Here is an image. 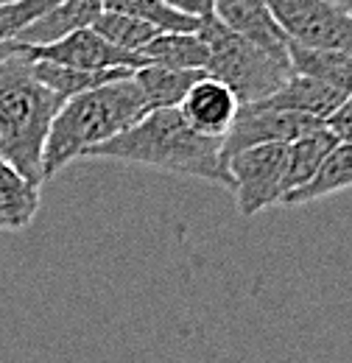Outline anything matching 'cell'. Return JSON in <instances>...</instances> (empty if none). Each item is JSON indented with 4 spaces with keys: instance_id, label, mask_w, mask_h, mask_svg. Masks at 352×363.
Wrapping results in <instances>:
<instances>
[{
    "instance_id": "1",
    "label": "cell",
    "mask_w": 352,
    "mask_h": 363,
    "mask_svg": "<svg viewBox=\"0 0 352 363\" xmlns=\"http://www.w3.org/2000/svg\"><path fill=\"white\" fill-rule=\"evenodd\" d=\"M89 160L143 165L232 190L221 140L193 132L179 109H151L132 129L87 151Z\"/></svg>"
},
{
    "instance_id": "2",
    "label": "cell",
    "mask_w": 352,
    "mask_h": 363,
    "mask_svg": "<svg viewBox=\"0 0 352 363\" xmlns=\"http://www.w3.org/2000/svg\"><path fill=\"white\" fill-rule=\"evenodd\" d=\"M62 104L37 79L23 45L9 43L0 48V160L37 184H45V140Z\"/></svg>"
},
{
    "instance_id": "3",
    "label": "cell",
    "mask_w": 352,
    "mask_h": 363,
    "mask_svg": "<svg viewBox=\"0 0 352 363\" xmlns=\"http://www.w3.org/2000/svg\"><path fill=\"white\" fill-rule=\"evenodd\" d=\"M145 112L148 106L134 79H118L104 87L67 98L59 106L45 140L43 179H53L73 160L87 157L89 148L123 135Z\"/></svg>"
},
{
    "instance_id": "4",
    "label": "cell",
    "mask_w": 352,
    "mask_h": 363,
    "mask_svg": "<svg viewBox=\"0 0 352 363\" xmlns=\"http://www.w3.org/2000/svg\"><path fill=\"white\" fill-rule=\"evenodd\" d=\"M199 37L207 43L204 73L219 79L221 84H226L235 92L241 106H252V104L265 101L291 76L288 56L271 53L265 48L238 37L235 31L224 28L216 17L204 20Z\"/></svg>"
},
{
    "instance_id": "5",
    "label": "cell",
    "mask_w": 352,
    "mask_h": 363,
    "mask_svg": "<svg viewBox=\"0 0 352 363\" xmlns=\"http://www.w3.org/2000/svg\"><path fill=\"white\" fill-rule=\"evenodd\" d=\"M232 193L241 216H258L265 207L282 204L288 193V143H268L232 154L226 160Z\"/></svg>"
},
{
    "instance_id": "6",
    "label": "cell",
    "mask_w": 352,
    "mask_h": 363,
    "mask_svg": "<svg viewBox=\"0 0 352 363\" xmlns=\"http://www.w3.org/2000/svg\"><path fill=\"white\" fill-rule=\"evenodd\" d=\"M288 43L352 56V11L333 0H265Z\"/></svg>"
},
{
    "instance_id": "7",
    "label": "cell",
    "mask_w": 352,
    "mask_h": 363,
    "mask_svg": "<svg viewBox=\"0 0 352 363\" xmlns=\"http://www.w3.org/2000/svg\"><path fill=\"white\" fill-rule=\"evenodd\" d=\"M23 53L28 59H43L53 65H65L73 70H137L148 65L143 53L121 50L112 43H106L92 28H79L50 45H23Z\"/></svg>"
},
{
    "instance_id": "8",
    "label": "cell",
    "mask_w": 352,
    "mask_h": 363,
    "mask_svg": "<svg viewBox=\"0 0 352 363\" xmlns=\"http://www.w3.org/2000/svg\"><path fill=\"white\" fill-rule=\"evenodd\" d=\"M319 126H324V123L310 115H299V112L268 109L260 104L241 106L232 129L221 140V151H224V160H229L232 154H238L243 148L268 145V143H294Z\"/></svg>"
},
{
    "instance_id": "9",
    "label": "cell",
    "mask_w": 352,
    "mask_h": 363,
    "mask_svg": "<svg viewBox=\"0 0 352 363\" xmlns=\"http://www.w3.org/2000/svg\"><path fill=\"white\" fill-rule=\"evenodd\" d=\"M176 109L182 112V118L187 121V126L193 132L224 140L241 112V101L226 84H221L219 79L204 76L187 90V95L182 98V104Z\"/></svg>"
},
{
    "instance_id": "10",
    "label": "cell",
    "mask_w": 352,
    "mask_h": 363,
    "mask_svg": "<svg viewBox=\"0 0 352 363\" xmlns=\"http://www.w3.org/2000/svg\"><path fill=\"white\" fill-rule=\"evenodd\" d=\"M213 17L224 28L235 31L238 37L265 48L271 53L288 56V37L274 20L265 0H216Z\"/></svg>"
},
{
    "instance_id": "11",
    "label": "cell",
    "mask_w": 352,
    "mask_h": 363,
    "mask_svg": "<svg viewBox=\"0 0 352 363\" xmlns=\"http://www.w3.org/2000/svg\"><path fill=\"white\" fill-rule=\"evenodd\" d=\"M347 101V95L310 76H302V73H291L280 90L271 92L265 101H260V106H268V109H285V112H299V115H310L321 123H327V118Z\"/></svg>"
},
{
    "instance_id": "12",
    "label": "cell",
    "mask_w": 352,
    "mask_h": 363,
    "mask_svg": "<svg viewBox=\"0 0 352 363\" xmlns=\"http://www.w3.org/2000/svg\"><path fill=\"white\" fill-rule=\"evenodd\" d=\"M104 11V0H62L50 11H45L37 23L17 34V45H50L79 28H89L95 17Z\"/></svg>"
},
{
    "instance_id": "13",
    "label": "cell",
    "mask_w": 352,
    "mask_h": 363,
    "mask_svg": "<svg viewBox=\"0 0 352 363\" xmlns=\"http://www.w3.org/2000/svg\"><path fill=\"white\" fill-rule=\"evenodd\" d=\"M352 187V143H336V148L324 157V162L319 165V171L310 177L302 187H297L294 193H288L282 199L285 207H302L310 201L336 196L341 190Z\"/></svg>"
},
{
    "instance_id": "14",
    "label": "cell",
    "mask_w": 352,
    "mask_h": 363,
    "mask_svg": "<svg viewBox=\"0 0 352 363\" xmlns=\"http://www.w3.org/2000/svg\"><path fill=\"white\" fill-rule=\"evenodd\" d=\"M204 76H207L204 70H174L163 65H143L134 70L132 79L151 112V109H176L187 90Z\"/></svg>"
},
{
    "instance_id": "15",
    "label": "cell",
    "mask_w": 352,
    "mask_h": 363,
    "mask_svg": "<svg viewBox=\"0 0 352 363\" xmlns=\"http://www.w3.org/2000/svg\"><path fill=\"white\" fill-rule=\"evenodd\" d=\"M288 62L291 73L310 76L333 90L352 95V56L341 50H321V48H302L288 43Z\"/></svg>"
},
{
    "instance_id": "16",
    "label": "cell",
    "mask_w": 352,
    "mask_h": 363,
    "mask_svg": "<svg viewBox=\"0 0 352 363\" xmlns=\"http://www.w3.org/2000/svg\"><path fill=\"white\" fill-rule=\"evenodd\" d=\"M40 187L43 184L0 160V229H26L34 221L40 210Z\"/></svg>"
},
{
    "instance_id": "17",
    "label": "cell",
    "mask_w": 352,
    "mask_h": 363,
    "mask_svg": "<svg viewBox=\"0 0 352 363\" xmlns=\"http://www.w3.org/2000/svg\"><path fill=\"white\" fill-rule=\"evenodd\" d=\"M31 65H34L37 79L48 90L56 92L62 101L95 90V87H104V84L118 82V79H132L134 73V70H123V67L121 70H73V67H65V65L43 62V59H31Z\"/></svg>"
},
{
    "instance_id": "18",
    "label": "cell",
    "mask_w": 352,
    "mask_h": 363,
    "mask_svg": "<svg viewBox=\"0 0 352 363\" xmlns=\"http://www.w3.org/2000/svg\"><path fill=\"white\" fill-rule=\"evenodd\" d=\"M143 56L148 65H163L174 70H204L207 65V43L199 34H157Z\"/></svg>"
},
{
    "instance_id": "19",
    "label": "cell",
    "mask_w": 352,
    "mask_h": 363,
    "mask_svg": "<svg viewBox=\"0 0 352 363\" xmlns=\"http://www.w3.org/2000/svg\"><path fill=\"white\" fill-rule=\"evenodd\" d=\"M104 9L126 11L137 20L148 23L151 28H157L160 34H199L204 26V20L176 11L165 0H104Z\"/></svg>"
},
{
    "instance_id": "20",
    "label": "cell",
    "mask_w": 352,
    "mask_h": 363,
    "mask_svg": "<svg viewBox=\"0 0 352 363\" xmlns=\"http://www.w3.org/2000/svg\"><path fill=\"white\" fill-rule=\"evenodd\" d=\"M336 143L339 140H336V135L327 126H319L310 135L288 143V193H294L297 187H302L319 171V165L336 148Z\"/></svg>"
},
{
    "instance_id": "21",
    "label": "cell",
    "mask_w": 352,
    "mask_h": 363,
    "mask_svg": "<svg viewBox=\"0 0 352 363\" xmlns=\"http://www.w3.org/2000/svg\"><path fill=\"white\" fill-rule=\"evenodd\" d=\"M89 28L95 34H101L106 43H112L121 50H132V53H143L145 45L160 34L148 23L137 20V17L126 14V11H112V9H104Z\"/></svg>"
},
{
    "instance_id": "22",
    "label": "cell",
    "mask_w": 352,
    "mask_h": 363,
    "mask_svg": "<svg viewBox=\"0 0 352 363\" xmlns=\"http://www.w3.org/2000/svg\"><path fill=\"white\" fill-rule=\"evenodd\" d=\"M62 0H11L0 6V48L17 40L31 23H37L45 11L59 6Z\"/></svg>"
},
{
    "instance_id": "23",
    "label": "cell",
    "mask_w": 352,
    "mask_h": 363,
    "mask_svg": "<svg viewBox=\"0 0 352 363\" xmlns=\"http://www.w3.org/2000/svg\"><path fill=\"white\" fill-rule=\"evenodd\" d=\"M339 143H352V95L327 118V123H324Z\"/></svg>"
},
{
    "instance_id": "24",
    "label": "cell",
    "mask_w": 352,
    "mask_h": 363,
    "mask_svg": "<svg viewBox=\"0 0 352 363\" xmlns=\"http://www.w3.org/2000/svg\"><path fill=\"white\" fill-rule=\"evenodd\" d=\"M165 3L187 17H196V20H210L213 9H216V0H165Z\"/></svg>"
},
{
    "instance_id": "25",
    "label": "cell",
    "mask_w": 352,
    "mask_h": 363,
    "mask_svg": "<svg viewBox=\"0 0 352 363\" xmlns=\"http://www.w3.org/2000/svg\"><path fill=\"white\" fill-rule=\"evenodd\" d=\"M333 3H339V6H344L347 11H352V0H333Z\"/></svg>"
},
{
    "instance_id": "26",
    "label": "cell",
    "mask_w": 352,
    "mask_h": 363,
    "mask_svg": "<svg viewBox=\"0 0 352 363\" xmlns=\"http://www.w3.org/2000/svg\"><path fill=\"white\" fill-rule=\"evenodd\" d=\"M3 3H6V0H0V6H3Z\"/></svg>"
}]
</instances>
